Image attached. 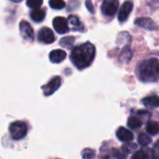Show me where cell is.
<instances>
[{"label": "cell", "mask_w": 159, "mask_h": 159, "mask_svg": "<svg viewBox=\"0 0 159 159\" xmlns=\"http://www.w3.org/2000/svg\"><path fill=\"white\" fill-rule=\"evenodd\" d=\"M52 24H53V27H54L55 31L58 34H66L70 30L69 25H68V20L63 17H56V18H54Z\"/></svg>", "instance_id": "8"}, {"label": "cell", "mask_w": 159, "mask_h": 159, "mask_svg": "<svg viewBox=\"0 0 159 159\" xmlns=\"http://www.w3.org/2000/svg\"><path fill=\"white\" fill-rule=\"evenodd\" d=\"M138 143H139V144H141L143 146H147L148 144H150L152 143V139L147 134L141 133L138 137Z\"/></svg>", "instance_id": "19"}, {"label": "cell", "mask_w": 159, "mask_h": 159, "mask_svg": "<svg viewBox=\"0 0 159 159\" xmlns=\"http://www.w3.org/2000/svg\"><path fill=\"white\" fill-rule=\"evenodd\" d=\"M135 24L138 25V26H140V27L148 29V30H156L157 28L156 22L151 18H147V17L138 18L135 20Z\"/></svg>", "instance_id": "10"}, {"label": "cell", "mask_w": 159, "mask_h": 159, "mask_svg": "<svg viewBox=\"0 0 159 159\" xmlns=\"http://www.w3.org/2000/svg\"><path fill=\"white\" fill-rule=\"evenodd\" d=\"M48 4L53 9H62L65 7V2L63 0H49Z\"/></svg>", "instance_id": "20"}, {"label": "cell", "mask_w": 159, "mask_h": 159, "mask_svg": "<svg viewBox=\"0 0 159 159\" xmlns=\"http://www.w3.org/2000/svg\"><path fill=\"white\" fill-rule=\"evenodd\" d=\"M156 150H157V154H159V141L157 143V144H156Z\"/></svg>", "instance_id": "28"}, {"label": "cell", "mask_w": 159, "mask_h": 159, "mask_svg": "<svg viewBox=\"0 0 159 159\" xmlns=\"http://www.w3.org/2000/svg\"><path fill=\"white\" fill-rule=\"evenodd\" d=\"M132 8H133V3L130 2V1H126L123 3L120 10H119V13H118V20L123 22V21H126L130 14V12L132 11Z\"/></svg>", "instance_id": "9"}, {"label": "cell", "mask_w": 159, "mask_h": 159, "mask_svg": "<svg viewBox=\"0 0 159 159\" xmlns=\"http://www.w3.org/2000/svg\"><path fill=\"white\" fill-rule=\"evenodd\" d=\"M96 157V153L93 149L86 148L82 151V158L83 159H94Z\"/></svg>", "instance_id": "22"}, {"label": "cell", "mask_w": 159, "mask_h": 159, "mask_svg": "<svg viewBox=\"0 0 159 159\" xmlns=\"http://www.w3.org/2000/svg\"><path fill=\"white\" fill-rule=\"evenodd\" d=\"M131 159H145V158H144V156H143V154L142 150H140V151L136 152V153L131 157Z\"/></svg>", "instance_id": "26"}, {"label": "cell", "mask_w": 159, "mask_h": 159, "mask_svg": "<svg viewBox=\"0 0 159 159\" xmlns=\"http://www.w3.org/2000/svg\"><path fill=\"white\" fill-rule=\"evenodd\" d=\"M142 152H143L145 159H157V153L154 150H152L151 148H148V147L143 148Z\"/></svg>", "instance_id": "21"}, {"label": "cell", "mask_w": 159, "mask_h": 159, "mask_svg": "<svg viewBox=\"0 0 159 159\" xmlns=\"http://www.w3.org/2000/svg\"><path fill=\"white\" fill-rule=\"evenodd\" d=\"M139 78L143 82L150 83L159 80V60L152 58L143 61L138 69Z\"/></svg>", "instance_id": "2"}, {"label": "cell", "mask_w": 159, "mask_h": 159, "mask_svg": "<svg viewBox=\"0 0 159 159\" xmlns=\"http://www.w3.org/2000/svg\"><path fill=\"white\" fill-rule=\"evenodd\" d=\"M30 17H31V19L34 21H35V22H41L45 19V17H46V11L44 9L40 8V7L34 8L31 11V13H30Z\"/></svg>", "instance_id": "14"}, {"label": "cell", "mask_w": 159, "mask_h": 159, "mask_svg": "<svg viewBox=\"0 0 159 159\" xmlns=\"http://www.w3.org/2000/svg\"><path fill=\"white\" fill-rule=\"evenodd\" d=\"M86 6H87L88 9H89L91 13H94V7H93V5H92V3H91L90 0H87V1H86Z\"/></svg>", "instance_id": "27"}, {"label": "cell", "mask_w": 159, "mask_h": 159, "mask_svg": "<svg viewBox=\"0 0 159 159\" xmlns=\"http://www.w3.org/2000/svg\"><path fill=\"white\" fill-rule=\"evenodd\" d=\"M75 43V37L74 36H66L63 37L62 39H61L60 41V45L63 48H70Z\"/></svg>", "instance_id": "18"}, {"label": "cell", "mask_w": 159, "mask_h": 159, "mask_svg": "<svg viewBox=\"0 0 159 159\" xmlns=\"http://www.w3.org/2000/svg\"><path fill=\"white\" fill-rule=\"evenodd\" d=\"M143 105L146 107H151V108H157L159 106V97L157 95L149 96L146 97L143 100Z\"/></svg>", "instance_id": "15"}, {"label": "cell", "mask_w": 159, "mask_h": 159, "mask_svg": "<svg viewBox=\"0 0 159 159\" xmlns=\"http://www.w3.org/2000/svg\"><path fill=\"white\" fill-rule=\"evenodd\" d=\"M142 125H143V122L139 118H137L136 116H130L128 120V126L131 129H139L142 127Z\"/></svg>", "instance_id": "17"}, {"label": "cell", "mask_w": 159, "mask_h": 159, "mask_svg": "<svg viewBox=\"0 0 159 159\" xmlns=\"http://www.w3.org/2000/svg\"><path fill=\"white\" fill-rule=\"evenodd\" d=\"M68 23L71 24L72 26V30L74 31H79V32H84V25L82 24V22L80 21V20L75 16V15H70L68 17Z\"/></svg>", "instance_id": "13"}, {"label": "cell", "mask_w": 159, "mask_h": 159, "mask_svg": "<svg viewBox=\"0 0 159 159\" xmlns=\"http://www.w3.org/2000/svg\"><path fill=\"white\" fill-rule=\"evenodd\" d=\"M37 39L41 43L51 44L55 41V35L52 30L48 27H42L37 34Z\"/></svg>", "instance_id": "5"}, {"label": "cell", "mask_w": 159, "mask_h": 159, "mask_svg": "<svg viewBox=\"0 0 159 159\" xmlns=\"http://www.w3.org/2000/svg\"><path fill=\"white\" fill-rule=\"evenodd\" d=\"M118 0H103L102 4V12L105 16H114L118 9Z\"/></svg>", "instance_id": "4"}, {"label": "cell", "mask_w": 159, "mask_h": 159, "mask_svg": "<svg viewBox=\"0 0 159 159\" xmlns=\"http://www.w3.org/2000/svg\"><path fill=\"white\" fill-rule=\"evenodd\" d=\"M113 154H114V157L116 159H126V155H124L122 152L118 151V150H113Z\"/></svg>", "instance_id": "25"}, {"label": "cell", "mask_w": 159, "mask_h": 159, "mask_svg": "<svg viewBox=\"0 0 159 159\" xmlns=\"http://www.w3.org/2000/svg\"><path fill=\"white\" fill-rule=\"evenodd\" d=\"M43 3V0H26V5L32 8H38Z\"/></svg>", "instance_id": "23"}, {"label": "cell", "mask_w": 159, "mask_h": 159, "mask_svg": "<svg viewBox=\"0 0 159 159\" xmlns=\"http://www.w3.org/2000/svg\"><path fill=\"white\" fill-rule=\"evenodd\" d=\"M9 133L13 140H21L27 134V125L22 121L13 122L9 126Z\"/></svg>", "instance_id": "3"}, {"label": "cell", "mask_w": 159, "mask_h": 159, "mask_svg": "<svg viewBox=\"0 0 159 159\" xmlns=\"http://www.w3.org/2000/svg\"><path fill=\"white\" fill-rule=\"evenodd\" d=\"M10 1H12V2H15V3H19V2H20L21 0H10Z\"/></svg>", "instance_id": "29"}, {"label": "cell", "mask_w": 159, "mask_h": 159, "mask_svg": "<svg viewBox=\"0 0 159 159\" xmlns=\"http://www.w3.org/2000/svg\"><path fill=\"white\" fill-rule=\"evenodd\" d=\"M66 58V52L62 49H54L49 53V60L53 63H60Z\"/></svg>", "instance_id": "12"}, {"label": "cell", "mask_w": 159, "mask_h": 159, "mask_svg": "<svg viewBox=\"0 0 159 159\" xmlns=\"http://www.w3.org/2000/svg\"><path fill=\"white\" fill-rule=\"evenodd\" d=\"M61 85V78L60 76H54L49 82L42 87V89L44 91L45 96H49L53 94Z\"/></svg>", "instance_id": "6"}, {"label": "cell", "mask_w": 159, "mask_h": 159, "mask_svg": "<svg viewBox=\"0 0 159 159\" xmlns=\"http://www.w3.org/2000/svg\"><path fill=\"white\" fill-rule=\"evenodd\" d=\"M20 32L22 38L26 41H33L34 38V33L31 24H29L26 20H21L20 22Z\"/></svg>", "instance_id": "7"}, {"label": "cell", "mask_w": 159, "mask_h": 159, "mask_svg": "<svg viewBox=\"0 0 159 159\" xmlns=\"http://www.w3.org/2000/svg\"><path fill=\"white\" fill-rule=\"evenodd\" d=\"M95 53L96 49L94 45L89 42H87L74 48L71 52L70 58L74 65L77 69L82 70L89 67L92 63L95 57Z\"/></svg>", "instance_id": "1"}, {"label": "cell", "mask_w": 159, "mask_h": 159, "mask_svg": "<svg viewBox=\"0 0 159 159\" xmlns=\"http://www.w3.org/2000/svg\"><path fill=\"white\" fill-rule=\"evenodd\" d=\"M146 130L150 135H157L159 133V123L157 121H150L146 126Z\"/></svg>", "instance_id": "16"}, {"label": "cell", "mask_w": 159, "mask_h": 159, "mask_svg": "<svg viewBox=\"0 0 159 159\" xmlns=\"http://www.w3.org/2000/svg\"><path fill=\"white\" fill-rule=\"evenodd\" d=\"M136 149H137V145L135 143H130V144H126L125 146H123L122 152L129 154V153H130L131 150H136Z\"/></svg>", "instance_id": "24"}, {"label": "cell", "mask_w": 159, "mask_h": 159, "mask_svg": "<svg viewBox=\"0 0 159 159\" xmlns=\"http://www.w3.org/2000/svg\"><path fill=\"white\" fill-rule=\"evenodd\" d=\"M116 137L118 138L119 141L124 142V143L131 142L134 139L133 133L129 129H127L126 128H123V127H120L116 130Z\"/></svg>", "instance_id": "11"}]
</instances>
